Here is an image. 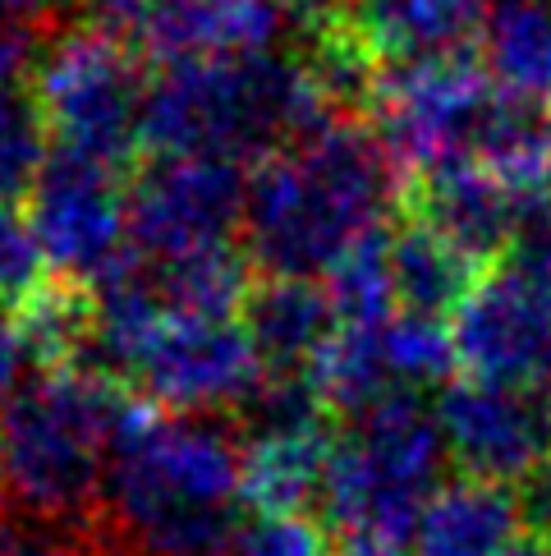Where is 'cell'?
Wrapping results in <instances>:
<instances>
[{
	"instance_id": "obj_1",
	"label": "cell",
	"mask_w": 551,
	"mask_h": 556,
	"mask_svg": "<svg viewBox=\"0 0 551 556\" xmlns=\"http://www.w3.org/2000/svg\"><path fill=\"white\" fill-rule=\"evenodd\" d=\"M405 203V175L372 125L331 115L326 125L262 156L248 175L244 257L253 271L318 281L390 230Z\"/></svg>"
},
{
	"instance_id": "obj_2",
	"label": "cell",
	"mask_w": 551,
	"mask_h": 556,
	"mask_svg": "<svg viewBox=\"0 0 551 556\" xmlns=\"http://www.w3.org/2000/svg\"><path fill=\"white\" fill-rule=\"evenodd\" d=\"M102 506L120 556H234L248 510L244 442L216 419L125 401Z\"/></svg>"
},
{
	"instance_id": "obj_3",
	"label": "cell",
	"mask_w": 551,
	"mask_h": 556,
	"mask_svg": "<svg viewBox=\"0 0 551 556\" xmlns=\"http://www.w3.org/2000/svg\"><path fill=\"white\" fill-rule=\"evenodd\" d=\"M345 115L326 102L304 55L258 51L226 61L162 65L148 88L143 148L152 156L262 162L308 129Z\"/></svg>"
},
{
	"instance_id": "obj_4",
	"label": "cell",
	"mask_w": 551,
	"mask_h": 556,
	"mask_svg": "<svg viewBox=\"0 0 551 556\" xmlns=\"http://www.w3.org/2000/svg\"><path fill=\"white\" fill-rule=\"evenodd\" d=\"M125 395L84 364L37 368L0 405V502L47 525L102 506Z\"/></svg>"
},
{
	"instance_id": "obj_5",
	"label": "cell",
	"mask_w": 551,
	"mask_h": 556,
	"mask_svg": "<svg viewBox=\"0 0 551 556\" xmlns=\"http://www.w3.org/2000/svg\"><path fill=\"white\" fill-rule=\"evenodd\" d=\"M446 442L437 409L400 391L336 437L322 483V529L336 556H413L437 496Z\"/></svg>"
},
{
	"instance_id": "obj_6",
	"label": "cell",
	"mask_w": 551,
	"mask_h": 556,
	"mask_svg": "<svg viewBox=\"0 0 551 556\" xmlns=\"http://www.w3.org/2000/svg\"><path fill=\"white\" fill-rule=\"evenodd\" d=\"M143 55L97 24L55 33L33 51L28 92L55 152L102 170L133 166L148 115Z\"/></svg>"
},
{
	"instance_id": "obj_7",
	"label": "cell",
	"mask_w": 551,
	"mask_h": 556,
	"mask_svg": "<svg viewBox=\"0 0 551 556\" xmlns=\"http://www.w3.org/2000/svg\"><path fill=\"white\" fill-rule=\"evenodd\" d=\"M505 92L491 84L478 55L382 65L372 88V129L400 175L423 180L432 170L478 162Z\"/></svg>"
},
{
	"instance_id": "obj_8",
	"label": "cell",
	"mask_w": 551,
	"mask_h": 556,
	"mask_svg": "<svg viewBox=\"0 0 551 556\" xmlns=\"http://www.w3.org/2000/svg\"><path fill=\"white\" fill-rule=\"evenodd\" d=\"M244 166L216 156H148L125 189L129 249L156 263L234 249L230 240L244 230Z\"/></svg>"
},
{
	"instance_id": "obj_9",
	"label": "cell",
	"mask_w": 551,
	"mask_h": 556,
	"mask_svg": "<svg viewBox=\"0 0 551 556\" xmlns=\"http://www.w3.org/2000/svg\"><path fill=\"white\" fill-rule=\"evenodd\" d=\"M125 377L138 387V401L189 419H216L226 409H248L262 395L271 368L248 341L240 317L230 323H170L156 327L133 354Z\"/></svg>"
},
{
	"instance_id": "obj_10",
	"label": "cell",
	"mask_w": 551,
	"mask_h": 556,
	"mask_svg": "<svg viewBox=\"0 0 551 556\" xmlns=\"http://www.w3.org/2000/svg\"><path fill=\"white\" fill-rule=\"evenodd\" d=\"M244 442V502L253 515H304L322 496L331 469V409L318 401L304 372H271L248 405Z\"/></svg>"
},
{
	"instance_id": "obj_11",
	"label": "cell",
	"mask_w": 551,
	"mask_h": 556,
	"mask_svg": "<svg viewBox=\"0 0 551 556\" xmlns=\"http://www.w3.org/2000/svg\"><path fill=\"white\" fill-rule=\"evenodd\" d=\"M24 212L55 281L92 290L129 257V212L115 170L51 152L24 198Z\"/></svg>"
},
{
	"instance_id": "obj_12",
	"label": "cell",
	"mask_w": 551,
	"mask_h": 556,
	"mask_svg": "<svg viewBox=\"0 0 551 556\" xmlns=\"http://www.w3.org/2000/svg\"><path fill=\"white\" fill-rule=\"evenodd\" d=\"M437 428L446 455L478 483H528L551 460V405L524 387L450 382L437 401Z\"/></svg>"
},
{
	"instance_id": "obj_13",
	"label": "cell",
	"mask_w": 551,
	"mask_h": 556,
	"mask_svg": "<svg viewBox=\"0 0 551 556\" xmlns=\"http://www.w3.org/2000/svg\"><path fill=\"white\" fill-rule=\"evenodd\" d=\"M450 336H456V359L469 368V377L547 395L551 308L510 263L483 271V281L450 317Z\"/></svg>"
},
{
	"instance_id": "obj_14",
	"label": "cell",
	"mask_w": 551,
	"mask_h": 556,
	"mask_svg": "<svg viewBox=\"0 0 551 556\" xmlns=\"http://www.w3.org/2000/svg\"><path fill=\"white\" fill-rule=\"evenodd\" d=\"M547 207L551 203L520 193L497 170H487L478 162L432 170L423 180L405 185V216L437 230L441 240L464 249L483 267L497 263V257H510V249L520 244L528 222Z\"/></svg>"
},
{
	"instance_id": "obj_15",
	"label": "cell",
	"mask_w": 551,
	"mask_h": 556,
	"mask_svg": "<svg viewBox=\"0 0 551 556\" xmlns=\"http://www.w3.org/2000/svg\"><path fill=\"white\" fill-rule=\"evenodd\" d=\"M285 18L281 0H170L138 37V55L162 65L258 55L276 51Z\"/></svg>"
},
{
	"instance_id": "obj_16",
	"label": "cell",
	"mask_w": 551,
	"mask_h": 556,
	"mask_svg": "<svg viewBox=\"0 0 551 556\" xmlns=\"http://www.w3.org/2000/svg\"><path fill=\"white\" fill-rule=\"evenodd\" d=\"M487 0H349L345 24L382 65L464 55L478 42Z\"/></svg>"
},
{
	"instance_id": "obj_17",
	"label": "cell",
	"mask_w": 551,
	"mask_h": 556,
	"mask_svg": "<svg viewBox=\"0 0 551 556\" xmlns=\"http://www.w3.org/2000/svg\"><path fill=\"white\" fill-rule=\"evenodd\" d=\"M240 323L271 372H304L341 327L326 286L285 281V276L253 281Z\"/></svg>"
},
{
	"instance_id": "obj_18",
	"label": "cell",
	"mask_w": 551,
	"mask_h": 556,
	"mask_svg": "<svg viewBox=\"0 0 551 556\" xmlns=\"http://www.w3.org/2000/svg\"><path fill=\"white\" fill-rule=\"evenodd\" d=\"M524 539V506L510 488L456 479L423 515L413 556H505Z\"/></svg>"
},
{
	"instance_id": "obj_19",
	"label": "cell",
	"mask_w": 551,
	"mask_h": 556,
	"mask_svg": "<svg viewBox=\"0 0 551 556\" xmlns=\"http://www.w3.org/2000/svg\"><path fill=\"white\" fill-rule=\"evenodd\" d=\"M386 257H390V281H396V304L400 313L419 317H456V308L469 300V290L483 281V263H474L464 249L441 240L413 216H400V226L386 235Z\"/></svg>"
},
{
	"instance_id": "obj_20",
	"label": "cell",
	"mask_w": 551,
	"mask_h": 556,
	"mask_svg": "<svg viewBox=\"0 0 551 556\" xmlns=\"http://www.w3.org/2000/svg\"><path fill=\"white\" fill-rule=\"evenodd\" d=\"M478 61L505 97L551 106V0H487Z\"/></svg>"
},
{
	"instance_id": "obj_21",
	"label": "cell",
	"mask_w": 551,
	"mask_h": 556,
	"mask_svg": "<svg viewBox=\"0 0 551 556\" xmlns=\"http://www.w3.org/2000/svg\"><path fill=\"white\" fill-rule=\"evenodd\" d=\"M386 235L390 230L372 235L368 244H359L326 276V294H331V308H336L341 327H372L400 313L396 281H390V257H386Z\"/></svg>"
},
{
	"instance_id": "obj_22",
	"label": "cell",
	"mask_w": 551,
	"mask_h": 556,
	"mask_svg": "<svg viewBox=\"0 0 551 556\" xmlns=\"http://www.w3.org/2000/svg\"><path fill=\"white\" fill-rule=\"evenodd\" d=\"M51 134L24 84H0V198H28L51 162Z\"/></svg>"
},
{
	"instance_id": "obj_23",
	"label": "cell",
	"mask_w": 551,
	"mask_h": 556,
	"mask_svg": "<svg viewBox=\"0 0 551 556\" xmlns=\"http://www.w3.org/2000/svg\"><path fill=\"white\" fill-rule=\"evenodd\" d=\"M386 341V359L390 372H396V387L419 395L423 387H437L456 368V336H450V323H437V317H419V313H396L382 327Z\"/></svg>"
},
{
	"instance_id": "obj_24",
	"label": "cell",
	"mask_w": 551,
	"mask_h": 556,
	"mask_svg": "<svg viewBox=\"0 0 551 556\" xmlns=\"http://www.w3.org/2000/svg\"><path fill=\"white\" fill-rule=\"evenodd\" d=\"M47 281H51V267L28 226V212L0 198V304L5 308L28 304Z\"/></svg>"
},
{
	"instance_id": "obj_25",
	"label": "cell",
	"mask_w": 551,
	"mask_h": 556,
	"mask_svg": "<svg viewBox=\"0 0 551 556\" xmlns=\"http://www.w3.org/2000/svg\"><path fill=\"white\" fill-rule=\"evenodd\" d=\"M234 556H336V547L308 515H253Z\"/></svg>"
},
{
	"instance_id": "obj_26",
	"label": "cell",
	"mask_w": 551,
	"mask_h": 556,
	"mask_svg": "<svg viewBox=\"0 0 551 556\" xmlns=\"http://www.w3.org/2000/svg\"><path fill=\"white\" fill-rule=\"evenodd\" d=\"M505 263L515 267L524 281L538 290V300L551 308V207L528 222V230L520 235V244L510 249Z\"/></svg>"
},
{
	"instance_id": "obj_27",
	"label": "cell",
	"mask_w": 551,
	"mask_h": 556,
	"mask_svg": "<svg viewBox=\"0 0 551 556\" xmlns=\"http://www.w3.org/2000/svg\"><path fill=\"white\" fill-rule=\"evenodd\" d=\"M166 5H170V0H88V24L125 37V42L138 51V37L148 33V24Z\"/></svg>"
},
{
	"instance_id": "obj_28",
	"label": "cell",
	"mask_w": 551,
	"mask_h": 556,
	"mask_svg": "<svg viewBox=\"0 0 551 556\" xmlns=\"http://www.w3.org/2000/svg\"><path fill=\"white\" fill-rule=\"evenodd\" d=\"M28 364H33V350H28V336L18 327L14 308L0 304V405L28 382Z\"/></svg>"
},
{
	"instance_id": "obj_29",
	"label": "cell",
	"mask_w": 551,
	"mask_h": 556,
	"mask_svg": "<svg viewBox=\"0 0 551 556\" xmlns=\"http://www.w3.org/2000/svg\"><path fill=\"white\" fill-rule=\"evenodd\" d=\"M520 506H524V529L534 533V539L551 543V460L524 483Z\"/></svg>"
},
{
	"instance_id": "obj_30",
	"label": "cell",
	"mask_w": 551,
	"mask_h": 556,
	"mask_svg": "<svg viewBox=\"0 0 551 556\" xmlns=\"http://www.w3.org/2000/svg\"><path fill=\"white\" fill-rule=\"evenodd\" d=\"M33 37L24 33V24L0 14V84H18V74L33 65Z\"/></svg>"
},
{
	"instance_id": "obj_31",
	"label": "cell",
	"mask_w": 551,
	"mask_h": 556,
	"mask_svg": "<svg viewBox=\"0 0 551 556\" xmlns=\"http://www.w3.org/2000/svg\"><path fill=\"white\" fill-rule=\"evenodd\" d=\"M10 556H106V552L78 547V543H69V539H28V543H14Z\"/></svg>"
},
{
	"instance_id": "obj_32",
	"label": "cell",
	"mask_w": 551,
	"mask_h": 556,
	"mask_svg": "<svg viewBox=\"0 0 551 556\" xmlns=\"http://www.w3.org/2000/svg\"><path fill=\"white\" fill-rule=\"evenodd\" d=\"M61 0H0V14L14 18V24H24V18H42L51 14Z\"/></svg>"
},
{
	"instance_id": "obj_33",
	"label": "cell",
	"mask_w": 551,
	"mask_h": 556,
	"mask_svg": "<svg viewBox=\"0 0 551 556\" xmlns=\"http://www.w3.org/2000/svg\"><path fill=\"white\" fill-rule=\"evenodd\" d=\"M505 556H551V543H542V539H534V533H524V539L510 547Z\"/></svg>"
},
{
	"instance_id": "obj_34",
	"label": "cell",
	"mask_w": 551,
	"mask_h": 556,
	"mask_svg": "<svg viewBox=\"0 0 551 556\" xmlns=\"http://www.w3.org/2000/svg\"><path fill=\"white\" fill-rule=\"evenodd\" d=\"M10 547H14V543H10V533H5V525H0V556H10Z\"/></svg>"
}]
</instances>
